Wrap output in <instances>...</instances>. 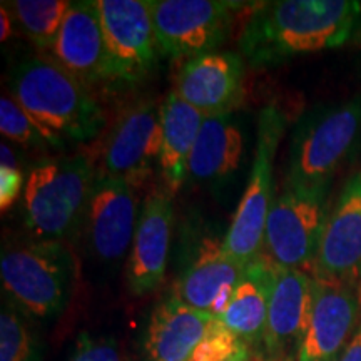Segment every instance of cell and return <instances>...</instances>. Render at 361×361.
Wrapping results in <instances>:
<instances>
[{"instance_id":"cell-1","label":"cell","mask_w":361,"mask_h":361,"mask_svg":"<svg viewBox=\"0 0 361 361\" xmlns=\"http://www.w3.org/2000/svg\"><path fill=\"white\" fill-rule=\"evenodd\" d=\"M361 2L355 0H276L247 17L239 49L256 69L288 59L338 49L351 40Z\"/></svg>"},{"instance_id":"cell-2","label":"cell","mask_w":361,"mask_h":361,"mask_svg":"<svg viewBox=\"0 0 361 361\" xmlns=\"http://www.w3.org/2000/svg\"><path fill=\"white\" fill-rule=\"evenodd\" d=\"M13 101L52 147L90 141L106 126L101 104L85 84L47 57H30L12 72Z\"/></svg>"},{"instance_id":"cell-3","label":"cell","mask_w":361,"mask_h":361,"mask_svg":"<svg viewBox=\"0 0 361 361\" xmlns=\"http://www.w3.org/2000/svg\"><path fill=\"white\" fill-rule=\"evenodd\" d=\"M0 279L7 300L32 319L64 313L74 293L78 263L66 243L27 239L6 243L0 255Z\"/></svg>"},{"instance_id":"cell-4","label":"cell","mask_w":361,"mask_h":361,"mask_svg":"<svg viewBox=\"0 0 361 361\" xmlns=\"http://www.w3.org/2000/svg\"><path fill=\"white\" fill-rule=\"evenodd\" d=\"M97 171L87 156L45 157L25 178L24 221L35 239L64 243L82 229Z\"/></svg>"},{"instance_id":"cell-5","label":"cell","mask_w":361,"mask_h":361,"mask_svg":"<svg viewBox=\"0 0 361 361\" xmlns=\"http://www.w3.org/2000/svg\"><path fill=\"white\" fill-rule=\"evenodd\" d=\"M361 142V94L333 106L314 107L293 128L286 184L329 188Z\"/></svg>"},{"instance_id":"cell-6","label":"cell","mask_w":361,"mask_h":361,"mask_svg":"<svg viewBox=\"0 0 361 361\" xmlns=\"http://www.w3.org/2000/svg\"><path fill=\"white\" fill-rule=\"evenodd\" d=\"M286 129V117L276 106H266L259 114L258 137L250 178L233 223L221 241L228 256L251 264L263 255L264 229L274 204V157Z\"/></svg>"},{"instance_id":"cell-7","label":"cell","mask_w":361,"mask_h":361,"mask_svg":"<svg viewBox=\"0 0 361 361\" xmlns=\"http://www.w3.org/2000/svg\"><path fill=\"white\" fill-rule=\"evenodd\" d=\"M329 188L286 184L264 229L263 258L273 266L313 273L329 214Z\"/></svg>"},{"instance_id":"cell-8","label":"cell","mask_w":361,"mask_h":361,"mask_svg":"<svg viewBox=\"0 0 361 361\" xmlns=\"http://www.w3.org/2000/svg\"><path fill=\"white\" fill-rule=\"evenodd\" d=\"M159 49L188 61L214 52L233 29L238 4L224 0H147Z\"/></svg>"},{"instance_id":"cell-9","label":"cell","mask_w":361,"mask_h":361,"mask_svg":"<svg viewBox=\"0 0 361 361\" xmlns=\"http://www.w3.org/2000/svg\"><path fill=\"white\" fill-rule=\"evenodd\" d=\"M107 51V80L135 84L154 69L161 51L147 0H96Z\"/></svg>"},{"instance_id":"cell-10","label":"cell","mask_w":361,"mask_h":361,"mask_svg":"<svg viewBox=\"0 0 361 361\" xmlns=\"http://www.w3.org/2000/svg\"><path fill=\"white\" fill-rule=\"evenodd\" d=\"M139 214L135 189L97 171L82 223L90 256L104 264H117L129 256Z\"/></svg>"},{"instance_id":"cell-11","label":"cell","mask_w":361,"mask_h":361,"mask_svg":"<svg viewBox=\"0 0 361 361\" xmlns=\"http://www.w3.org/2000/svg\"><path fill=\"white\" fill-rule=\"evenodd\" d=\"M361 319V284L314 276L308 324L296 361H340Z\"/></svg>"},{"instance_id":"cell-12","label":"cell","mask_w":361,"mask_h":361,"mask_svg":"<svg viewBox=\"0 0 361 361\" xmlns=\"http://www.w3.org/2000/svg\"><path fill=\"white\" fill-rule=\"evenodd\" d=\"M161 104L149 99L134 104L117 117L106 137L102 168L134 189L142 188L154 174L161 154Z\"/></svg>"},{"instance_id":"cell-13","label":"cell","mask_w":361,"mask_h":361,"mask_svg":"<svg viewBox=\"0 0 361 361\" xmlns=\"http://www.w3.org/2000/svg\"><path fill=\"white\" fill-rule=\"evenodd\" d=\"M314 276L361 284V168L345 180L329 207Z\"/></svg>"},{"instance_id":"cell-14","label":"cell","mask_w":361,"mask_h":361,"mask_svg":"<svg viewBox=\"0 0 361 361\" xmlns=\"http://www.w3.org/2000/svg\"><path fill=\"white\" fill-rule=\"evenodd\" d=\"M245 62L239 54L214 51L184 62L173 92L202 116L231 114L243 101Z\"/></svg>"},{"instance_id":"cell-15","label":"cell","mask_w":361,"mask_h":361,"mask_svg":"<svg viewBox=\"0 0 361 361\" xmlns=\"http://www.w3.org/2000/svg\"><path fill=\"white\" fill-rule=\"evenodd\" d=\"M173 223L174 209L169 194L166 191L149 194L142 202L126 264V281L133 295H149L164 281Z\"/></svg>"},{"instance_id":"cell-16","label":"cell","mask_w":361,"mask_h":361,"mask_svg":"<svg viewBox=\"0 0 361 361\" xmlns=\"http://www.w3.org/2000/svg\"><path fill=\"white\" fill-rule=\"evenodd\" d=\"M314 276L301 269L274 266L268 319L263 335V346L269 358H286L300 346L308 324L313 303Z\"/></svg>"},{"instance_id":"cell-17","label":"cell","mask_w":361,"mask_h":361,"mask_svg":"<svg viewBox=\"0 0 361 361\" xmlns=\"http://www.w3.org/2000/svg\"><path fill=\"white\" fill-rule=\"evenodd\" d=\"M52 54L80 82L107 80L106 37L96 0L71 2Z\"/></svg>"},{"instance_id":"cell-18","label":"cell","mask_w":361,"mask_h":361,"mask_svg":"<svg viewBox=\"0 0 361 361\" xmlns=\"http://www.w3.org/2000/svg\"><path fill=\"white\" fill-rule=\"evenodd\" d=\"M247 266L234 261L221 243L207 241L174 284L173 296L213 316L223 313Z\"/></svg>"},{"instance_id":"cell-19","label":"cell","mask_w":361,"mask_h":361,"mask_svg":"<svg viewBox=\"0 0 361 361\" xmlns=\"http://www.w3.org/2000/svg\"><path fill=\"white\" fill-rule=\"evenodd\" d=\"M214 319L211 313L191 308L171 295L149 319L144 341L147 361H188Z\"/></svg>"},{"instance_id":"cell-20","label":"cell","mask_w":361,"mask_h":361,"mask_svg":"<svg viewBox=\"0 0 361 361\" xmlns=\"http://www.w3.org/2000/svg\"><path fill=\"white\" fill-rule=\"evenodd\" d=\"M245 135L231 114L204 116L189 159V179L207 186H221L241 168Z\"/></svg>"},{"instance_id":"cell-21","label":"cell","mask_w":361,"mask_h":361,"mask_svg":"<svg viewBox=\"0 0 361 361\" xmlns=\"http://www.w3.org/2000/svg\"><path fill=\"white\" fill-rule=\"evenodd\" d=\"M204 116L171 92L161 104L159 169L166 192L173 196L189 176V159Z\"/></svg>"},{"instance_id":"cell-22","label":"cell","mask_w":361,"mask_h":361,"mask_svg":"<svg viewBox=\"0 0 361 361\" xmlns=\"http://www.w3.org/2000/svg\"><path fill=\"white\" fill-rule=\"evenodd\" d=\"M273 281L274 266L259 256L247 264L228 306L218 316L219 322L231 329L245 345L263 341Z\"/></svg>"},{"instance_id":"cell-23","label":"cell","mask_w":361,"mask_h":361,"mask_svg":"<svg viewBox=\"0 0 361 361\" xmlns=\"http://www.w3.org/2000/svg\"><path fill=\"white\" fill-rule=\"evenodd\" d=\"M13 22L39 49H51L69 11V0H13L6 2Z\"/></svg>"},{"instance_id":"cell-24","label":"cell","mask_w":361,"mask_h":361,"mask_svg":"<svg viewBox=\"0 0 361 361\" xmlns=\"http://www.w3.org/2000/svg\"><path fill=\"white\" fill-rule=\"evenodd\" d=\"M44 346L32 318L6 300L0 311V361H42Z\"/></svg>"},{"instance_id":"cell-25","label":"cell","mask_w":361,"mask_h":361,"mask_svg":"<svg viewBox=\"0 0 361 361\" xmlns=\"http://www.w3.org/2000/svg\"><path fill=\"white\" fill-rule=\"evenodd\" d=\"M0 133L4 137L29 149L49 146L29 116L12 97L0 99Z\"/></svg>"},{"instance_id":"cell-26","label":"cell","mask_w":361,"mask_h":361,"mask_svg":"<svg viewBox=\"0 0 361 361\" xmlns=\"http://www.w3.org/2000/svg\"><path fill=\"white\" fill-rule=\"evenodd\" d=\"M243 346L245 343L216 318L188 361H228Z\"/></svg>"},{"instance_id":"cell-27","label":"cell","mask_w":361,"mask_h":361,"mask_svg":"<svg viewBox=\"0 0 361 361\" xmlns=\"http://www.w3.org/2000/svg\"><path fill=\"white\" fill-rule=\"evenodd\" d=\"M67 361H128L119 343L112 336H92L84 333Z\"/></svg>"},{"instance_id":"cell-28","label":"cell","mask_w":361,"mask_h":361,"mask_svg":"<svg viewBox=\"0 0 361 361\" xmlns=\"http://www.w3.org/2000/svg\"><path fill=\"white\" fill-rule=\"evenodd\" d=\"M25 178L20 169L0 168V207L6 211L24 194Z\"/></svg>"},{"instance_id":"cell-29","label":"cell","mask_w":361,"mask_h":361,"mask_svg":"<svg viewBox=\"0 0 361 361\" xmlns=\"http://www.w3.org/2000/svg\"><path fill=\"white\" fill-rule=\"evenodd\" d=\"M340 361H361V319L353 338H351L346 350L343 351Z\"/></svg>"},{"instance_id":"cell-30","label":"cell","mask_w":361,"mask_h":361,"mask_svg":"<svg viewBox=\"0 0 361 361\" xmlns=\"http://www.w3.org/2000/svg\"><path fill=\"white\" fill-rule=\"evenodd\" d=\"M0 25H2L0 39H2V42H6V40L11 39V35L13 34V25H16L12 13L8 11L6 2H2V8H0Z\"/></svg>"},{"instance_id":"cell-31","label":"cell","mask_w":361,"mask_h":361,"mask_svg":"<svg viewBox=\"0 0 361 361\" xmlns=\"http://www.w3.org/2000/svg\"><path fill=\"white\" fill-rule=\"evenodd\" d=\"M0 152H2V168L19 169V168H17L16 156H13V152L11 151V147H8L6 142H2V146H0Z\"/></svg>"},{"instance_id":"cell-32","label":"cell","mask_w":361,"mask_h":361,"mask_svg":"<svg viewBox=\"0 0 361 361\" xmlns=\"http://www.w3.org/2000/svg\"><path fill=\"white\" fill-rule=\"evenodd\" d=\"M228 361H251V355H250V351H247V346L246 345L243 346V348L239 350L238 353L234 355L231 360H228Z\"/></svg>"},{"instance_id":"cell-33","label":"cell","mask_w":361,"mask_h":361,"mask_svg":"<svg viewBox=\"0 0 361 361\" xmlns=\"http://www.w3.org/2000/svg\"><path fill=\"white\" fill-rule=\"evenodd\" d=\"M351 42L361 45V11H360L358 20H356V25H355L353 35H351Z\"/></svg>"}]
</instances>
